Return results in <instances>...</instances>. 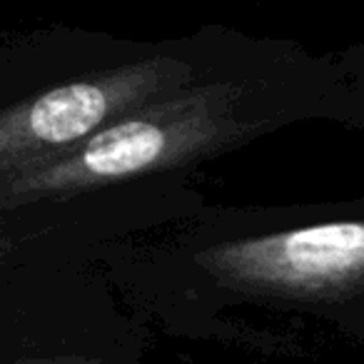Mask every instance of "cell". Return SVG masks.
Instances as JSON below:
<instances>
[{"mask_svg":"<svg viewBox=\"0 0 364 364\" xmlns=\"http://www.w3.org/2000/svg\"><path fill=\"white\" fill-rule=\"evenodd\" d=\"M344 120L334 58L287 38L232 31L188 80L112 120L55 160L0 180V213L75 198L122 182L198 175L297 122Z\"/></svg>","mask_w":364,"mask_h":364,"instance_id":"6da1fadb","label":"cell"},{"mask_svg":"<svg viewBox=\"0 0 364 364\" xmlns=\"http://www.w3.org/2000/svg\"><path fill=\"white\" fill-rule=\"evenodd\" d=\"M115 272L213 302L334 304L364 294V198L205 205L193 218L97 250Z\"/></svg>","mask_w":364,"mask_h":364,"instance_id":"7a4b0ae2","label":"cell"},{"mask_svg":"<svg viewBox=\"0 0 364 364\" xmlns=\"http://www.w3.org/2000/svg\"><path fill=\"white\" fill-rule=\"evenodd\" d=\"M235 28L142 41L73 26L0 33V180L55 160L188 80Z\"/></svg>","mask_w":364,"mask_h":364,"instance_id":"3957f363","label":"cell"},{"mask_svg":"<svg viewBox=\"0 0 364 364\" xmlns=\"http://www.w3.org/2000/svg\"><path fill=\"white\" fill-rule=\"evenodd\" d=\"M344 82V120L342 125L364 130V43L344 55L334 58Z\"/></svg>","mask_w":364,"mask_h":364,"instance_id":"277c9868","label":"cell"},{"mask_svg":"<svg viewBox=\"0 0 364 364\" xmlns=\"http://www.w3.org/2000/svg\"><path fill=\"white\" fill-rule=\"evenodd\" d=\"M8 252H11V240H8L6 230L0 228V259L8 257Z\"/></svg>","mask_w":364,"mask_h":364,"instance_id":"5b68a950","label":"cell"},{"mask_svg":"<svg viewBox=\"0 0 364 364\" xmlns=\"http://www.w3.org/2000/svg\"><path fill=\"white\" fill-rule=\"evenodd\" d=\"M0 33H3V31H0Z\"/></svg>","mask_w":364,"mask_h":364,"instance_id":"8992f818","label":"cell"}]
</instances>
